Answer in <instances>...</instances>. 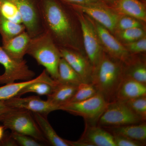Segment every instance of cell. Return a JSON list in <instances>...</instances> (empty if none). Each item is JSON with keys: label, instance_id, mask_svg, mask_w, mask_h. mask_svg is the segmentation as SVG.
<instances>
[{"label": "cell", "instance_id": "11", "mask_svg": "<svg viewBox=\"0 0 146 146\" xmlns=\"http://www.w3.org/2000/svg\"><path fill=\"white\" fill-rule=\"evenodd\" d=\"M102 46L110 56L127 63L131 59L130 53L124 46L110 33V31L97 22L94 23Z\"/></svg>", "mask_w": 146, "mask_h": 146}, {"label": "cell", "instance_id": "6", "mask_svg": "<svg viewBox=\"0 0 146 146\" xmlns=\"http://www.w3.org/2000/svg\"><path fill=\"white\" fill-rule=\"evenodd\" d=\"M143 121L124 102L114 100L108 104L98 123L101 126L108 127L139 123Z\"/></svg>", "mask_w": 146, "mask_h": 146}, {"label": "cell", "instance_id": "3", "mask_svg": "<svg viewBox=\"0 0 146 146\" xmlns=\"http://www.w3.org/2000/svg\"><path fill=\"white\" fill-rule=\"evenodd\" d=\"M27 54L34 58L54 80L58 77V68L61 58L59 47L46 31L32 37Z\"/></svg>", "mask_w": 146, "mask_h": 146}, {"label": "cell", "instance_id": "21", "mask_svg": "<svg viewBox=\"0 0 146 146\" xmlns=\"http://www.w3.org/2000/svg\"><path fill=\"white\" fill-rule=\"evenodd\" d=\"M117 8L126 16L145 22L146 11L143 4L138 0H118Z\"/></svg>", "mask_w": 146, "mask_h": 146}, {"label": "cell", "instance_id": "33", "mask_svg": "<svg viewBox=\"0 0 146 146\" xmlns=\"http://www.w3.org/2000/svg\"><path fill=\"white\" fill-rule=\"evenodd\" d=\"M113 135L116 146H142L145 145V143L135 141L124 136Z\"/></svg>", "mask_w": 146, "mask_h": 146}, {"label": "cell", "instance_id": "36", "mask_svg": "<svg viewBox=\"0 0 146 146\" xmlns=\"http://www.w3.org/2000/svg\"><path fill=\"white\" fill-rule=\"evenodd\" d=\"M18 145L15 141L11 138L10 135L7 136H4L0 141V146H15Z\"/></svg>", "mask_w": 146, "mask_h": 146}, {"label": "cell", "instance_id": "30", "mask_svg": "<svg viewBox=\"0 0 146 146\" xmlns=\"http://www.w3.org/2000/svg\"><path fill=\"white\" fill-rule=\"evenodd\" d=\"M11 138L15 141L17 145L22 146H44L41 142L30 136L11 132L10 134Z\"/></svg>", "mask_w": 146, "mask_h": 146}, {"label": "cell", "instance_id": "15", "mask_svg": "<svg viewBox=\"0 0 146 146\" xmlns=\"http://www.w3.org/2000/svg\"><path fill=\"white\" fill-rule=\"evenodd\" d=\"M146 96V84L124 77L118 88L115 100L125 101Z\"/></svg>", "mask_w": 146, "mask_h": 146}, {"label": "cell", "instance_id": "22", "mask_svg": "<svg viewBox=\"0 0 146 146\" xmlns=\"http://www.w3.org/2000/svg\"><path fill=\"white\" fill-rule=\"evenodd\" d=\"M25 31L26 28L23 24L11 21L0 12V35L2 44Z\"/></svg>", "mask_w": 146, "mask_h": 146}, {"label": "cell", "instance_id": "27", "mask_svg": "<svg viewBox=\"0 0 146 146\" xmlns=\"http://www.w3.org/2000/svg\"><path fill=\"white\" fill-rule=\"evenodd\" d=\"M97 93L96 89L92 83L82 82L78 86L75 94L69 102L82 101L94 96Z\"/></svg>", "mask_w": 146, "mask_h": 146}, {"label": "cell", "instance_id": "34", "mask_svg": "<svg viewBox=\"0 0 146 146\" xmlns=\"http://www.w3.org/2000/svg\"><path fill=\"white\" fill-rule=\"evenodd\" d=\"M67 4L105 5L103 0H60Z\"/></svg>", "mask_w": 146, "mask_h": 146}, {"label": "cell", "instance_id": "37", "mask_svg": "<svg viewBox=\"0 0 146 146\" xmlns=\"http://www.w3.org/2000/svg\"><path fill=\"white\" fill-rule=\"evenodd\" d=\"M69 142L70 146H94L91 143L82 138L78 141H69Z\"/></svg>", "mask_w": 146, "mask_h": 146}, {"label": "cell", "instance_id": "26", "mask_svg": "<svg viewBox=\"0 0 146 146\" xmlns=\"http://www.w3.org/2000/svg\"><path fill=\"white\" fill-rule=\"evenodd\" d=\"M0 12L11 21L23 24L18 9L10 0H0Z\"/></svg>", "mask_w": 146, "mask_h": 146}, {"label": "cell", "instance_id": "4", "mask_svg": "<svg viewBox=\"0 0 146 146\" xmlns=\"http://www.w3.org/2000/svg\"><path fill=\"white\" fill-rule=\"evenodd\" d=\"M5 129L27 135L43 143H48L36 123L31 112L25 109L13 108L1 121Z\"/></svg>", "mask_w": 146, "mask_h": 146}, {"label": "cell", "instance_id": "29", "mask_svg": "<svg viewBox=\"0 0 146 146\" xmlns=\"http://www.w3.org/2000/svg\"><path fill=\"white\" fill-rule=\"evenodd\" d=\"M145 33L143 28L136 27L120 31L119 36L127 43L136 41L145 37Z\"/></svg>", "mask_w": 146, "mask_h": 146}, {"label": "cell", "instance_id": "18", "mask_svg": "<svg viewBox=\"0 0 146 146\" xmlns=\"http://www.w3.org/2000/svg\"><path fill=\"white\" fill-rule=\"evenodd\" d=\"M55 81L51 93L47 96V100L60 107L70 102L75 94L78 86Z\"/></svg>", "mask_w": 146, "mask_h": 146}, {"label": "cell", "instance_id": "24", "mask_svg": "<svg viewBox=\"0 0 146 146\" xmlns=\"http://www.w3.org/2000/svg\"><path fill=\"white\" fill-rule=\"evenodd\" d=\"M127 67L124 68V77L146 84V66L143 61H134L132 58L126 63Z\"/></svg>", "mask_w": 146, "mask_h": 146}, {"label": "cell", "instance_id": "17", "mask_svg": "<svg viewBox=\"0 0 146 146\" xmlns=\"http://www.w3.org/2000/svg\"><path fill=\"white\" fill-rule=\"evenodd\" d=\"M81 138L94 146H116L112 133L96 125L86 124L85 131Z\"/></svg>", "mask_w": 146, "mask_h": 146}, {"label": "cell", "instance_id": "12", "mask_svg": "<svg viewBox=\"0 0 146 146\" xmlns=\"http://www.w3.org/2000/svg\"><path fill=\"white\" fill-rule=\"evenodd\" d=\"M10 107L25 109L33 113H38L47 117L50 113L58 110L59 107L48 100H44L37 96L21 98L13 97L5 101Z\"/></svg>", "mask_w": 146, "mask_h": 146}, {"label": "cell", "instance_id": "28", "mask_svg": "<svg viewBox=\"0 0 146 146\" xmlns=\"http://www.w3.org/2000/svg\"><path fill=\"white\" fill-rule=\"evenodd\" d=\"M123 102L145 122L146 119V96L139 97Z\"/></svg>", "mask_w": 146, "mask_h": 146}, {"label": "cell", "instance_id": "8", "mask_svg": "<svg viewBox=\"0 0 146 146\" xmlns=\"http://www.w3.org/2000/svg\"><path fill=\"white\" fill-rule=\"evenodd\" d=\"M0 64L3 66L5 71L0 74V84L13 83L16 80L32 79L35 73L30 70L26 60H17L9 56L0 46Z\"/></svg>", "mask_w": 146, "mask_h": 146}, {"label": "cell", "instance_id": "39", "mask_svg": "<svg viewBox=\"0 0 146 146\" xmlns=\"http://www.w3.org/2000/svg\"><path fill=\"white\" fill-rule=\"evenodd\" d=\"M103 1H107L108 2L113 3L115 2L116 0H103Z\"/></svg>", "mask_w": 146, "mask_h": 146}, {"label": "cell", "instance_id": "1", "mask_svg": "<svg viewBox=\"0 0 146 146\" xmlns=\"http://www.w3.org/2000/svg\"><path fill=\"white\" fill-rule=\"evenodd\" d=\"M40 6L44 31L59 48L79 52L80 44L70 6L60 0H40Z\"/></svg>", "mask_w": 146, "mask_h": 146}, {"label": "cell", "instance_id": "32", "mask_svg": "<svg viewBox=\"0 0 146 146\" xmlns=\"http://www.w3.org/2000/svg\"><path fill=\"white\" fill-rule=\"evenodd\" d=\"M124 46L129 53L145 52L146 51V36L136 41L127 43Z\"/></svg>", "mask_w": 146, "mask_h": 146}, {"label": "cell", "instance_id": "19", "mask_svg": "<svg viewBox=\"0 0 146 146\" xmlns=\"http://www.w3.org/2000/svg\"><path fill=\"white\" fill-rule=\"evenodd\" d=\"M33 116L48 143L54 146H70L69 141L58 135L50 124L47 117L36 113H33Z\"/></svg>", "mask_w": 146, "mask_h": 146}, {"label": "cell", "instance_id": "9", "mask_svg": "<svg viewBox=\"0 0 146 146\" xmlns=\"http://www.w3.org/2000/svg\"><path fill=\"white\" fill-rule=\"evenodd\" d=\"M76 12L82 32L85 52L94 69L98 65L104 54L103 48L99 39L94 23L82 15L80 12Z\"/></svg>", "mask_w": 146, "mask_h": 146}, {"label": "cell", "instance_id": "2", "mask_svg": "<svg viewBox=\"0 0 146 146\" xmlns=\"http://www.w3.org/2000/svg\"><path fill=\"white\" fill-rule=\"evenodd\" d=\"M124 68L121 61L104 54L93 69L91 83L108 103L115 100L124 78Z\"/></svg>", "mask_w": 146, "mask_h": 146}, {"label": "cell", "instance_id": "13", "mask_svg": "<svg viewBox=\"0 0 146 146\" xmlns=\"http://www.w3.org/2000/svg\"><path fill=\"white\" fill-rule=\"evenodd\" d=\"M63 58L75 70L83 82L91 83L93 67L89 60L77 51L64 48H59Z\"/></svg>", "mask_w": 146, "mask_h": 146}, {"label": "cell", "instance_id": "7", "mask_svg": "<svg viewBox=\"0 0 146 146\" xmlns=\"http://www.w3.org/2000/svg\"><path fill=\"white\" fill-rule=\"evenodd\" d=\"M21 15L26 31L31 38L44 31L40 11V0H10Z\"/></svg>", "mask_w": 146, "mask_h": 146}, {"label": "cell", "instance_id": "31", "mask_svg": "<svg viewBox=\"0 0 146 146\" xmlns=\"http://www.w3.org/2000/svg\"><path fill=\"white\" fill-rule=\"evenodd\" d=\"M140 21L135 18L126 16L119 18L116 29L119 31L136 27L143 28Z\"/></svg>", "mask_w": 146, "mask_h": 146}, {"label": "cell", "instance_id": "16", "mask_svg": "<svg viewBox=\"0 0 146 146\" xmlns=\"http://www.w3.org/2000/svg\"><path fill=\"white\" fill-rule=\"evenodd\" d=\"M44 80L46 81L52 85H54L55 81L50 76L45 70L39 76L35 78H33L26 81L20 82H13L7 84L4 86L0 87V102L5 101L17 96L20 91L26 86L35 82Z\"/></svg>", "mask_w": 146, "mask_h": 146}, {"label": "cell", "instance_id": "14", "mask_svg": "<svg viewBox=\"0 0 146 146\" xmlns=\"http://www.w3.org/2000/svg\"><path fill=\"white\" fill-rule=\"evenodd\" d=\"M31 39L29 35L25 31L8 42L3 43L2 48L13 59L22 60L27 54Z\"/></svg>", "mask_w": 146, "mask_h": 146}, {"label": "cell", "instance_id": "35", "mask_svg": "<svg viewBox=\"0 0 146 146\" xmlns=\"http://www.w3.org/2000/svg\"><path fill=\"white\" fill-rule=\"evenodd\" d=\"M13 109L6 104L5 101L0 102V122L7 113Z\"/></svg>", "mask_w": 146, "mask_h": 146}, {"label": "cell", "instance_id": "20", "mask_svg": "<svg viewBox=\"0 0 146 146\" xmlns=\"http://www.w3.org/2000/svg\"><path fill=\"white\" fill-rule=\"evenodd\" d=\"M112 135H119L145 143L146 124L142 122L134 124L108 127Z\"/></svg>", "mask_w": 146, "mask_h": 146}, {"label": "cell", "instance_id": "10", "mask_svg": "<svg viewBox=\"0 0 146 146\" xmlns=\"http://www.w3.org/2000/svg\"><path fill=\"white\" fill-rule=\"evenodd\" d=\"M73 10L87 14L110 32L117 28L119 16L105 5L68 4Z\"/></svg>", "mask_w": 146, "mask_h": 146}, {"label": "cell", "instance_id": "5", "mask_svg": "<svg viewBox=\"0 0 146 146\" xmlns=\"http://www.w3.org/2000/svg\"><path fill=\"white\" fill-rule=\"evenodd\" d=\"M108 103L104 97L98 93L94 96L82 101L69 102L60 106L59 110L82 117L86 124L95 125Z\"/></svg>", "mask_w": 146, "mask_h": 146}, {"label": "cell", "instance_id": "23", "mask_svg": "<svg viewBox=\"0 0 146 146\" xmlns=\"http://www.w3.org/2000/svg\"><path fill=\"white\" fill-rule=\"evenodd\" d=\"M58 77L56 81L61 83L78 86L83 82L82 79L67 61L61 57L58 68Z\"/></svg>", "mask_w": 146, "mask_h": 146}, {"label": "cell", "instance_id": "38", "mask_svg": "<svg viewBox=\"0 0 146 146\" xmlns=\"http://www.w3.org/2000/svg\"><path fill=\"white\" fill-rule=\"evenodd\" d=\"M5 130V129L3 126L0 125V141H1L4 136Z\"/></svg>", "mask_w": 146, "mask_h": 146}, {"label": "cell", "instance_id": "25", "mask_svg": "<svg viewBox=\"0 0 146 146\" xmlns=\"http://www.w3.org/2000/svg\"><path fill=\"white\" fill-rule=\"evenodd\" d=\"M54 85L46 81L39 80L31 83L22 89L17 96L29 93H35L39 96H48L51 93Z\"/></svg>", "mask_w": 146, "mask_h": 146}]
</instances>
